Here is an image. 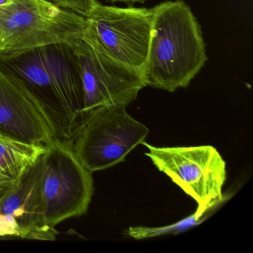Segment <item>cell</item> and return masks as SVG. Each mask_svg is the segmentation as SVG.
Returning <instances> with one entry per match:
<instances>
[{"label":"cell","instance_id":"cell-8","mask_svg":"<svg viewBox=\"0 0 253 253\" xmlns=\"http://www.w3.org/2000/svg\"><path fill=\"white\" fill-rule=\"evenodd\" d=\"M72 44L81 68L85 120L100 108L128 106L146 86L141 72L106 57L84 38Z\"/></svg>","mask_w":253,"mask_h":253},{"label":"cell","instance_id":"cell-1","mask_svg":"<svg viewBox=\"0 0 253 253\" xmlns=\"http://www.w3.org/2000/svg\"><path fill=\"white\" fill-rule=\"evenodd\" d=\"M152 8V37L142 70L145 84L170 92L186 88L208 60L201 26L182 0Z\"/></svg>","mask_w":253,"mask_h":253},{"label":"cell","instance_id":"cell-17","mask_svg":"<svg viewBox=\"0 0 253 253\" xmlns=\"http://www.w3.org/2000/svg\"><path fill=\"white\" fill-rule=\"evenodd\" d=\"M14 1H19V0H0V5L8 3V2H14ZM35 1H38V0H35Z\"/></svg>","mask_w":253,"mask_h":253},{"label":"cell","instance_id":"cell-11","mask_svg":"<svg viewBox=\"0 0 253 253\" xmlns=\"http://www.w3.org/2000/svg\"><path fill=\"white\" fill-rule=\"evenodd\" d=\"M42 48L57 89L80 128L85 117L84 88L76 51L72 43L66 42L47 44Z\"/></svg>","mask_w":253,"mask_h":253},{"label":"cell","instance_id":"cell-14","mask_svg":"<svg viewBox=\"0 0 253 253\" xmlns=\"http://www.w3.org/2000/svg\"><path fill=\"white\" fill-rule=\"evenodd\" d=\"M53 3L85 17L98 4L97 0H51Z\"/></svg>","mask_w":253,"mask_h":253},{"label":"cell","instance_id":"cell-12","mask_svg":"<svg viewBox=\"0 0 253 253\" xmlns=\"http://www.w3.org/2000/svg\"><path fill=\"white\" fill-rule=\"evenodd\" d=\"M45 148L0 135V177L18 180L45 152Z\"/></svg>","mask_w":253,"mask_h":253},{"label":"cell","instance_id":"cell-5","mask_svg":"<svg viewBox=\"0 0 253 253\" xmlns=\"http://www.w3.org/2000/svg\"><path fill=\"white\" fill-rule=\"evenodd\" d=\"M126 107L100 108L90 114L78 129L71 146L91 172L122 162L147 137L149 128L132 118Z\"/></svg>","mask_w":253,"mask_h":253},{"label":"cell","instance_id":"cell-3","mask_svg":"<svg viewBox=\"0 0 253 253\" xmlns=\"http://www.w3.org/2000/svg\"><path fill=\"white\" fill-rule=\"evenodd\" d=\"M153 8L99 3L85 17L83 38L103 55L142 72L149 54Z\"/></svg>","mask_w":253,"mask_h":253},{"label":"cell","instance_id":"cell-15","mask_svg":"<svg viewBox=\"0 0 253 253\" xmlns=\"http://www.w3.org/2000/svg\"><path fill=\"white\" fill-rule=\"evenodd\" d=\"M18 224L12 216L0 213V237H20Z\"/></svg>","mask_w":253,"mask_h":253},{"label":"cell","instance_id":"cell-6","mask_svg":"<svg viewBox=\"0 0 253 253\" xmlns=\"http://www.w3.org/2000/svg\"><path fill=\"white\" fill-rule=\"evenodd\" d=\"M42 192L47 224L86 213L94 193L92 172L84 167L71 144L54 141L43 154Z\"/></svg>","mask_w":253,"mask_h":253},{"label":"cell","instance_id":"cell-13","mask_svg":"<svg viewBox=\"0 0 253 253\" xmlns=\"http://www.w3.org/2000/svg\"><path fill=\"white\" fill-rule=\"evenodd\" d=\"M201 217H198L195 214L188 217L185 220H181L178 223L168 226L159 228L131 227L128 229V235L136 239H143V238H152V237L159 236L164 234L177 233L181 232L183 229H188L197 223H200Z\"/></svg>","mask_w":253,"mask_h":253},{"label":"cell","instance_id":"cell-4","mask_svg":"<svg viewBox=\"0 0 253 253\" xmlns=\"http://www.w3.org/2000/svg\"><path fill=\"white\" fill-rule=\"evenodd\" d=\"M142 144L157 169L196 201V217L201 218L223 201L226 162L214 146L158 147L145 141Z\"/></svg>","mask_w":253,"mask_h":253},{"label":"cell","instance_id":"cell-9","mask_svg":"<svg viewBox=\"0 0 253 253\" xmlns=\"http://www.w3.org/2000/svg\"><path fill=\"white\" fill-rule=\"evenodd\" d=\"M43 153L17 180L15 187L0 201V213L12 216L20 238L54 240L58 232L47 224L42 192Z\"/></svg>","mask_w":253,"mask_h":253},{"label":"cell","instance_id":"cell-7","mask_svg":"<svg viewBox=\"0 0 253 253\" xmlns=\"http://www.w3.org/2000/svg\"><path fill=\"white\" fill-rule=\"evenodd\" d=\"M0 72L17 84L41 109L55 141L72 144L79 128L57 89L42 45L0 54Z\"/></svg>","mask_w":253,"mask_h":253},{"label":"cell","instance_id":"cell-2","mask_svg":"<svg viewBox=\"0 0 253 253\" xmlns=\"http://www.w3.org/2000/svg\"><path fill=\"white\" fill-rule=\"evenodd\" d=\"M85 17L48 0L0 5V54L19 52L84 36Z\"/></svg>","mask_w":253,"mask_h":253},{"label":"cell","instance_id":"cell-10","mask_svg":"<svg viewBox=\"0 0 253 253\" xmlns=\"http://www.w3.org/2000/svg\"><path fill=\"white\" fill-rule=\"evenodd\" d=\"M0 135L45 148L55 141L41 109L17 84L1 72Z\"/></svg>","mask_w":253,"mask_h":253},{"label":"cell","instance_id":"cell-16","mask_svg":"<svg viewBox=\"0 0 253 253\" xmlns=\"http://www.w3.org/2000/svg\"><path fill=\"white\" fill-rule=\"evenodd\" d=\"M112 2H143L146 0H111Z\"/></svg>","mask_w":253,"mask_h":253}]
</instances>
